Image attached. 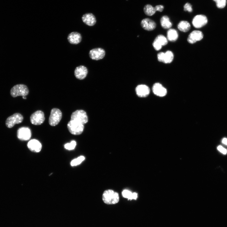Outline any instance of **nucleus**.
<instances>
[{"label":"nucleus","mask_w":227,"mask_h":227,"mask_svg":"<svg viewBox=\"0 0 227 227\" xmlns=\"http://www.w3.org/2000/svg\"><path fill=\"white\" fill-rule=\"evenodd\" d=\"M82 37L81 35L77 32H73L68 35L67 39L68 41L72 44H77L81 40Z\"/></svg>","instance_id":"aec40b11"},{"label":"nucleus","mask_w":227,"mask_h":227,"mask_svg":"<svg viewBox=\"0 0 227 227\" xmlns=\"http://www.w3.org/2000/svg\"><path fill=\"white\" fill-rule=\"evenodd\" d=\"M203 37V35L201 31L194 30L189 35L188 41L190 44H193L202 40Z\"/></svg>","instance_id":"f3484780"},{"label":"nucleus","mask_w":227,"mask_h":227,"mask_svg":"<svg viewBox=\"0 0 227 227\" xmlns=\"http://www.w3.org/2000/svg\"><path fill=\"white\" fill-rule=\"evenodd\" d=\"M150 92L149 88L145 85H139L136 88V94L141 98L146 97L149 95Z\"/></svg>","instance_id":"4468645a"},{"label":"nucleus","mask_w":227,"mask_h":227,"mask_svg":"<svg viewBox=\"0 0 227 227\" xmlns=\"http://www.w3.org/2000/svg\"><path fill=\"white\" fill-rule=\"evenodd\" d=\"M105 54L104 50L100 48L93 49L90 51L89 53V57L91 59L95 60L102 59Z\"/></svg>","instance_id":"f8f14e48"},{"label":"nucleus","mask_w":227,"mask_h":227,"mask_svg":"<svg viewBox=\"0 0 227 227\" xmlns=\"http://www.w3.org/2000/svg\"><path fill=\"white\" fill-rule=\"evenodd\" d=\"M72 120L77 121L84 125L88 122L86 112L83 110H78L73 112L71 115Z\"/></svg>","instance_id":"39448f33"},{"label":"nucleus","mask_w":227,"mask_h":227,"mask_svg":"<svg viewBox=\"0 0 227 227\" xmlns=\"http://www.w3.org/2000/svg\"><path fill=\"white\" fill-rule=\"evenodd\" d=\"M74 73L77 79L82 80L86 77L88 74V70L86 67L81 65L76 68Z\"/></svg>","instance_id":"dca6fc26"},{"label":"nucleus","mask_w":227,"mask_h":227,"mask_svg":"<svg viewBox=\"0 0 227 227\" xmlns=\"http://www.w3.org/2000/svg\"><path fill=\"white\" fill-rule=\"evenodd\" d=\"M184 11H188L189 12H192L193 11L192 5L189 3H186L184 7Z\"/></svg>","instance_id":"c85d7f7f"},{"label":"nucleus","mask_w":227,"mask_h":227,"mask_svg":"<svg viewBox=\"0 0 227 227\" xmlns=\"http://www.w3.org/2000/svg\"><path fill=\"white\" fill-rule=\"evenodd\" d=\"M85 160V157L83 156H81L74 159L71 163L72 166H77L81 164Z\"/></svg>","instance_id":"a878e982"},{"label":"nucleus","mask_w":227,"mask_h":227,"mask_svg":"<svg viewBox=\"0 0 227 227\" xmlns=\"http://www.w3.org/2000/svg\"><path fill=\"white\" fill-rule=\"evenodd\" d=\"M123 197L128 200H136L138 197V194L135 192L132 193L130 191L125 190L122 193Z\"/></svg>","instance_id":"b1692460"},{"label":"nucleus","mask_w":227,"mask_h":227,"mask_svg":"<svg viewBox=\"0 0 227 227\" xmlns=\"http://www.w3.org/2000/svg\"><path fill=\"white\" fill-rule=\"evenodd\" d=\"M67 127L70 132L74 135L81 134L84 129V125L75 120L71 119L67 124Z\"/></svg>","instance_id":"7ed1b4c3"},{"label":"nucleus","mask_w":227,"mask_h":227,"mask_svg":"<svg viewBox=\"0 0 227 227\" xmlns=\"http://www.w3.org/2000/svg\"><path fill=\"white\" fill-rule=\"evenodd\" d=\"M168 43L167 39L163 35H158L155 38L153 43V46L156 51L160 50L162 47Z\"/></svg>","instance_id":"9d476101"},{"label":"nucleus","mask_w":227,"mask_h":227,"mask_svg":"<svg viewBox=\"0 0 227 227\" xmlns=\"http://www.w3.org/2000/svg\"><path fill=\"white\" fill-rule=\"evenodd\" d=\"M104 202L108 205H112L118 203L119 201L118 193L112 190L105 191L102 196Z\"/></svg>","instance_id":"f257e3e1"},{"label":"nucleus","mask_w":227,"mask_h":227,"mask_svg":"<svg viewBox=\"0 0 227 227\" xmlns=\"http://www.w3.org/2000/svg\"><path fill=\"white\" fill-rule=\"evenodd\" d=\"M62 118V113L59 109L55 108L53 109L49 119V124L52 126L57 125L61 121Z\"/></svg>","instance_id":"20e7f679"},{"label":"nucleus","mask_w":227,"mask_h":227,"mask_svg":"<svg viewBox=\"0 0 227 227\" xmlns=\"http://www.w3.org/2000/svg\"><path fill=\"white\" fill-rule=\"evenodd\" d=\"M222 143L223 144L227 146V139L225 138H223L222 140Z\"/></svg>","instance_id":"2f4dec72"},{"label":"nucleus","mask_w":227,"mask_h":227,"mask_svg":"<svg viewBox=\"0 0 227 227\" xmlns=\"http://www.w3.org/2000/svg\"><path fill=\"white\" fill-rule=\"evenodd\" d=\"M29 90L27 86L24 84H18L11 89L10 94L14 98L19 96H26L28 95Z\"/></svg>","instance_id":"f03ea898"},{"label":"nucleus","mask_w":227,"mask_h":227,"mask_svg":"<svg viewBox=\"0 0 227 227\" xmlns=\"http://www.w3.org/2000/svg\"><path fill=\"white\" fill-rule=\"evenodd\" d=\"M141 25L144 29L148 31L154 30L156 28V26L155 22L149 18L143 19L141 22Z\"/></svg>","instance_id":"2eb2a0df"},{"label":"nucleus","mask_w":227,"mask_h":227,"mask_svg":"<svg viewBox=\"0 0 227 227\" xmlns=\"http://www.w3.org/2000/svg\"><path fill=\"white\" fill-rule=\"evenodd\" d=\"M28 147L31 151L38 153L42 149V145L38 140L33 139L30 140L28 143Z\"/></svg>","instance_id":"6ab92c4d"},{"label":"nucleus","mask_w":227,"mask_h":227,"mask_svg":"<svg viewBox=\"0 0 227 227\" xmlns=\"http://www.w3.org/2000/svg\"><path fill=\"white\" fill-rule=\"evenodd\" d=\"M167 39L171 42H174L178 38V34L177 31L174 29H170L167 33Z\"/></svg>","instance_id":"5701e85b"},{"label":"nucleus","mask_w":227,"mask_h":227,"mask_svg":"<svg viewBox=\"0 0 227 227\" xmlns=\"http://www.w3.org/2000/svg\"><path fill=\"white\" fill-rule=\"evenodd\" d=\"M160 24L161 26L164 29H169L172 26V24L170 21L169 17L166 15L164 16L161 17Z\"/></svg>","instance_id":"4be33fe9"},{"label":"nucleus","mask_w":227,"mask_h":227,"mask_svg":"<svg viewBox=\"0 0 227 227\" xmlns=\"http://www.w3.org/2000/svg\"><path fill=\"white\" fill-rule=\"evenodd\" d=\"M144 11L146 15L150 16L154 15L156 12L155 7L150 4H147L145 6Z\"/></svg>","instance_id":"393cba45"},{"label":"nucleus","mask_w":227,"mask_h":227,"mask_svg":"<svg viewBox=\"0 0 227 227\" xmlns=\"http://www.w3.org/2000/svg\"><path fill=\"white\" fill-rule=\"evenodd\" d=\"M82 19L83 22L89 26H93L96 22V17L92 13H87L85 14L83 16Z\"/></svg>","instance_id":"a211bd4d"},{"label":"nucleus","mask_w":227,"mask_h":227,"mask_svg":"<svg viewBox=\"0 0 227 227\" xmlns=\"http://www.w3.org/2000/svg\"><path fill=\"white\" fill-rule=\"evenodd\" d=\"M207 17L204 15H198L195 16L193 19L192 24L196 28H200L206 25L208 22Z\"/></svg>","instance_id":"6e6552de"},{"label":"nucleus","mask_w":227,"mask_h":227,"mask_svg":"<svg viewBox=\"0 0 227 227\" xmlns=\"http://www.w3.org/2000/svg\"><path fill=\"white\" fill-rule=\"evenodd\" d=\"M156 11L162 12L164 9V7L162 5H157L155 7Z\"/></svg>","instance_id":"7c9ffc66"},{"label":"nucleus","mask_w":227,"mask_h":227,"mask_svg":"<svg viewBox=\"0 0 227 227\" xmlns=\"http://www.w3.org/2000/svg\"><path fill=\"white\" fill-rule=\"evenodd\" d=\"M178 28L180 31L187 32L191 29V25L189 23L186 21H180L178 25Z\"/></svg>","instance_id":"412c9836"},{"label":"nucleus","mask_w":227,"mask_h":227,"mask_svg":"<svg viewBox=\"0 0 227 227\" xmlns=\"http://www.w3.org/2000/svg\"><path fill=\"white\" fill-rule=\"evenodd\" d=\"M76 145V141H72L70 143H67L65 145L64 148L68 150H74Z\"/></svg>","instance_id":"cd10ccee"},{"label":"nucleus","mask_w":227,"mask_h":227,"mask_svg":"<svg viewBox=\"0 0 227 227\" xmlns=\"http://www.w3.org/2000/svg\"><path fill=\"white\" fill-rule=\"evenodd\" d=\"M217 150L223 154H226L227 153V150L221 146L217 147Z\"/></svg>","instance_id":"c756f323"},{"label":"nucleus","mask_w":227,"mask_h":227,"mask_svg":"<svg viewBox=\"0 0 227 227\" xmlns=\"http://www.w3.org/2000/svg\"><path fill=\"white\" fill-rule=\"evenodd\" d=\"M216 4L217 7L220 9L224 8L226 5V0H213Z\"/></svg>","instance_id":"bb28decb"},{"label":"nucleus","mask_w":227,"mask_h":227,"mask_svg":"<svg viewBox=\"0 0 227 227\" xmlns=\"http://www.w3.org/2000/svg\"><path fill=\"white\" fill-rule=\"evenodd\" d=\"M23 120V117L21 114L16 113L7 119L6 125L8 128H12L15 124L22 123Z\"/></svg>","instance_id":"423d86ee"},{"label":"nucleus","mask_w":227,"mask_h":227,"mask_svg":"<svg viewBox=\"0 0 227 227\" xmlns=\"http://www.w3.org/2000/svg\"><path fill=\"white\" fill-rule=\"evenodd\" d=\"M45 119L44 113L41 110H38L33 114L30 117L31 123L35 125L42 124Z\"/></svg>","instance_id":"0eeeda50"},{"label":"nucleus","mask_w":227,"mask_h":227,"mask_svg":"<svg viewBox=\"0 0 227 227\" xmlns=\"http://www.w3.org/2000/svg\"><path fill=\"white\" fill-rule=\"evenodd\" d=\"M153 93L156 96L163 97L165 96L167 94V89L160 83H155L152 87Z\"/></svg>","instance_id":"ddd939ff"},{"label":"nucleus","mask_w":227,"mask_h":227,"mask_svg":"<svg viewBox=\"0 0 227 227\" xmlns=\"http://www.w3.org/2000/svg\"><path fill=\"white\" fill-rule=\"evenodd\" d=\"M157 59L159 62L165 63H169L173 60L174 55L170 51H168L165 53L160 52L157 55Z\"/></svg>","instance_id":"9b49d317"},{"label":"nucleus","mask_w":227,"mask_h":227,"mask_svg":"<svg viewBox=\"0 0 227 227\" xmlns=\"http://www.w3.org/2000/svg\"><path fill=\"white\" fill-rule=\"evenodd\" d=\"M31 132L30 129L28 127H21L18 130L17 137L21 141H27L31 137Z\"/></svg>","instance_id":"1a4fd4ad"}]
</instances>
